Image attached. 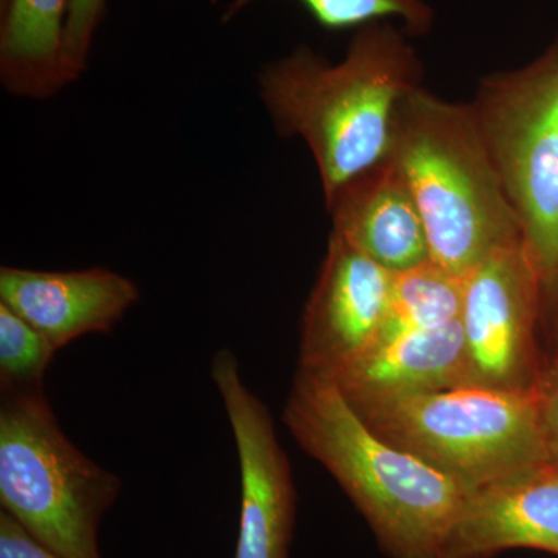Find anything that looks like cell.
Wrapping results in <instances>:
<instances>
[{
  "mask_svg": "<svg viewBox=\"0 0 558 558\" xmlns=\"http://www.w3.org/2000/svg\"><path fill=\"white\" fill-rule=\"evenodd\" d=\"M138 301V286L108 269H0V303L57 351L89 333L112 332Z\"/></svg>",
  "mask_w": 558,
  "mask_h": 558,
  "instance_id": "obj_10",
  "label": "cell"
},
{
  "mask_svg": "<svg viewBox=\"0 0 558 558\" xmlns=\"http://www.w3.org/2000/svg\"><path fill=\"white\" fill-rule=\"evenodd\" d=\"M349 403L381 439L468 492L549 459L538 387L461 385Z\"/></svg>",
  "mask_w": 558,
  "mask_h": 558,
  "instance_id": "obj_4",
  "label": "cell"
},
{
  "mask_svg": "<svg viewBox=\"0 0 558 558\" xmlns=\"http://www.w3.org/2000/svg\"><path fill=\"white\" fill-rule=\"evenodd\" d=\"M421 62L388 22L359 28L340 62L300 47L266 65L259 94L279 134L306 143L326 204L387 157L402 98L418 89Z\"/></svg>",
  "mask_w": 558,
  "mask_h": 558,
  "instance_id": "obj_1",
  "label": "cell"
},
{
  "mask_svg": "<svg viewBox=\"0 0 558 558\" xmlns=\"http://www.w3.org/2000/svg\"><path fill=\"white\" fill-rule=\"evenodd\" d=\"M106 13V0H70L65 53L76 76L87 68L92 44Z\"/></svg>",
  "mask_w": 558,
  "mask_h": 558,
  "instance_id": "obj_18",
  "label": "cell"
},
{
  "mask_svg": "<svg viewBox=\"0 0 558 558\" xmlns=\"http://www.w3.org/2000/svg\"><path fill=\"white\" fill-rule=\"evenodd\" d=\"M121 486L65 436L46 391L2 392L0 502L44 548L101 558L98 527Z\"/></svg>",
  "mask_w": 558,
  "mask_h": 558,
  "instance_id": "obj_5",
  "label": "cell"
},
{
  "mask_svg": "<svg viewBox=\"0 0 558 558\" xmlns=\"http://www.w3.org/2000/svg\"><path fill=\"white\" fill-rule=\"evenodd\" d=\"M256 0H227V17ZM314 20L330 31L362 28L374 22L399 20L413 32L427 31L433 11L424 0H299Z\"/></svg>",
  "mask_w": 558,
  "mask_h": 558,
  "instance_id": "obj_17",
  "label": "cell"
},
{
  "mask_svg": "<svg viewBox=\"0 0 558 558\" xmlns=\"http://www.w3.org/2000/svg\"><path fill=\"white\" fill-rule=\"evenodd\" d=\"M282 421L368 521L392 558H442L469 492L381 439L336 381L299 369Z\"/></svg>",
  "mask_w": 558,
  "mask_h": 558,
  "instance_id": "obj_2",
  "label": "cell"
},
{
  "mask_svg": "<svg viewBox=\"0 0 558 558\" xmlns=\"http://www.w3.org/2000/svg\"><path fill=\"white\" fill-rule=\"evenodd\" d=\"M326 207L332 233L392 274L432 260L416 201L387 159L352 179Z\"/></svg>",
  "mask_w": 558,
  "mask_h": 558,
  "instance_id": "obj_12",
  "label": "cell"
},
{
  "mask_svg": "<svg viewBox=\"0 0 558 558\" xmlns=\"http://www.w3.org/2000/svg\"><path fill=\"white\" fill-rule=\"evenodd\" d=\"M539 416L549 461L558 464V357L538 384Z\"/></svg>",
  "mask_w": 558,
  "mask_h": 558,
  "instance_id": "obj_19",
  "label": "cell"
},
{
  "mask_svg": "<svg viewBox=\"0 0 558 558\" xmlns=\"http://www.w3.org/2000/svg\"><path fill=\"white\" fill-rule=\"evenodd\" d=\"M49 340L0 303V389L11 395L44 392V377L57 354Z\"/></svg>",
  "mask_w": 558,
  "mask_h": 558,
  "instance_id": "obj_16",
  "label": "cell"
},
{
  "mask_svg": "<svg viewBox=\"0 0 558 558\" xmlns=\"http://www.w3.org/2000/svg\"><path fill=\"white\" fill-rule=\"evenodd\" d=\"M524 242L495 250L464 277L468 385L538 387L534 326L542 284Z\"/></svg>",
  "mask_w": 558,
  "mask_h": 558,
  "instance_id": "obj_7",
  "label": "cell"
},
{
  "mask_svg": "<svg viewBox=\"0 0 558 558\" xmlns=\"http://www.w3.org/2000/svg\"><path fill=\"white\" fill-rule=\"evenodd\" d=\"M395 274L330 233L328 252L301 319L300 369L330 377L379 332Z\"/></svg>",
  "mask_w": 558,
  "mask_h": 558,
  "instance_id": "obj_9",
  "label": "cell"
},
{
  "mask_svg": "<svg viewBox=\"0 0 558 558\" xmlns=\"http://www.w3.org/2000/svg\"><path fill=\"white\" fill-rule=\"evenodd\" d=\"M0 558H61L25 531L5 510L0 512Z\"/></svg>",
  "mask_w": 558,
  "mask_h": 558,
  "instance_id": "obj_20",
  "label": "cell"
},
{
  "mask_svg": "<svg viewBox=\"0 0 558 558\" xmlns=\"http://www.w3.org/2000/svg\"><path fill=\"white\" fill-rule=\"evenodd\" d=\"M329 379L349 402L468 385L461 318L377 341Z\"/></svg>",
  "mask_w": 558,
  "mask_h": 558,
  "instance_id": "obj_13",
  "label": "cell"
},
{
  "mask_svg": "<svg viewBox=\"0 0 558 558\" xmlns=\"http://www.w3.org/2000/svg\"><path fill=\"white\" fill-rule=\"evenodd\" d=\"M542 279L558 277V117L543 70L488 76L472 106Z\"/></svg>",
  "mask_w": 558,
  "mask_h": 558,
  "instance_id": "obj_6",
  "label": "cell"
},
{
  "mask_svg": "<svg viewBox=\"0 0 558 558\" xmlns=\"http://www.w3.org/2000/svg\"><path fill=\"white\" fill-rule=\"evenodd\" d=\"M462 295L464 278L454 277L432 260L395 274L387 312L373 343L461 318Z\"/></svg>",
  "mask_w": 558,
  "mask_h": 558,
  "instance_id": "obj_15",
  "label": "cell"
},
{
  "mask_svg": "<svg viewBox=\"0 0 558 558\" xmlns=\"http://www.w3.org/2000/svg\"><path fill=\"white\" fill-rule=\"evenodd\" d=\"M385 159L409 185L440 269L464 278L495 250L524 242L472 106L411 92L396 109Z\"/></svg>",
  "mask_w": 558,
  "mask_h": 558,
  "instance_id": "obj_3",
  "label": "cell"
},
{
  "mask_svg": "<svg viewBox=\"0 0 558 558\" xmlns=\"http://www.w3.org/2000/svg\"><path fill=\"white\" fill-rule=\"evenodd\" d=\"M517 548L558 554V464L549 459L470 490L442 558Z\"/></svg>",
  "mask_w": 558,
  "mask_h": 558,
  "instance_id": "obj_11",
  "label": "cell"
},
{
  "mask_svg": "<svg viewBox=\"0 0 558 558\" xmlns=\"http://www.w3.org/2000/svg\"><path fill=\"white\" fill-rule=\"evenodd\" d=\"M209 376L222 399L240 461L236 558H289L296 494L270 410L245 385L230 349L216 352Z\"/></svg>",
  "mask_w": 558,
  "mask_h": 558,
  "instance_id": "obj_8",
  "label": "cell"
},
{
  "mask_svg": "<svg viewBox=\"0 0 558 558\" xmlns=\"http://www.w3.org/2000/svg\"><path fill=\"white\" fill-rule=\"evenodd\" d=\"M70 0H2L0 80L10 94L46 100L78 80L65 53Z\"/></svg>",
  "mask_w": 558,
  "mask_h": 558,
  "instance_id": "obj_14",
  "label": "cell"
}]
</instances>
